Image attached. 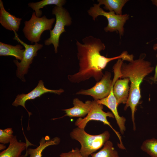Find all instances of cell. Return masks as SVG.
Wrapping results in <instances>:
<instances>
[{"mask_svg":"<svg viewBox=\"0 0 157 157\" xmlns=\"http://www.w3.org/2000/svg\"><path fill=\"white\" fill-rule=\"evenodd\" d=\"M60 157H83L81 154L80 149L77 148L72 149L67 152L62 153L60 155Z\"/></svg>","mask_w":157,"mask_h":157,"instance_id":"cell-23","label":"cell"},{"mask_svg":"<svg viewBox=\"0 0 157 157\" xmlns=\"http://www.w3.org/2000/svg\"><path fill=\"white\" fill-rule=\"evenodd\" d=\"M22 19L11 15L5 9L3 3L0 0V23L6 29L14 32L18 31Z\"/></svg>","mask_w":157,"mask_h":157,"instance_id":"cell-13","label":"cell"},{"mask_svg":"<svg viewBox=\"0 0 157 157\" xmlns=\"http://www.w3.org/2000/svg\"><path fill=\"white\" fill-rule=\"evenodd\" d=\"M128 78L118 79L114 84L113 92L118 105L121 104H126L129 95L130 88Z\"/></svg>","mask_w":157,"mask_h":157,"instance_id":"cell-14","label":"cell"},{"mask_svg":"<svg viewBox=\"0 0 157 157\" xmlns=\"http://www.w3.org/2000/svg\"><path fill=\"white\" fill-rule=\"evenodd\" d=\"M47 136L45 137H42L39 142V145L35 149L26 148L27 152L29 157H42L43 151L47 147L52 145L58 144L60 142V139L58 137H55L50 139Z\"/></svg>","mask_w":157,"mask_h":157,"instance_id":"cell-16","label":"cell"},{"mask_svg":"<svg viewBox=\"0 0 157 157\" xmlns=\"http://www.w3.org/2000/svg\"><path fill=\"white\" fill-rule=\"evenodd\" d=\"M71 137L78 141L81 145L80 153L83 157H88L90 155L101 148L110 137L107 131L97 135H93L86 133L84 129L77 127L70 133Z\"/></svg>","mask_w":157,"mask_h":157,"instance_id":"cell-3","label":"cell"},{"mask_svg":"<svg viewBox=\"0 0 157 157\" xmlns=\"http://www.w3.org/2000/svg\"><path fill=\"white\" fill-rule=\"evenodd\" d=\"M103 108V105L99 103L96 100L92 101L91 109L89 113L84 118L78 119L75 122V125L78 127L84 129L90 121L94 120L102 122L104 124L109 126L117 136L120 142L119 143L117 144L118 147L120 149H125V148L122 143L120 134L114 129L107 119L108 117L114 118V115L110 112H104Z\"/></svg>","mask_w":157,"mask_h":157,"instance_id":"cell-5","label":"cell"},{"mask_svg":"<svg viewBox=\"0 0 157 157\" xmlns=\"http://www.w3.org/2000/svg\"><path fill=\"white\" fill-rule=\"evenodd\" d=\"M146 54H141L139 58L128 63H123L121 67V78H128L131 82L129 95L124 108V110L131 109L133 129H136L135 115L136 107L141 98L140 85L144 78L152 72L154 67L145 60Z\"/></svg>","mask_w":157,"mask_h":157,"instance_id":"cell-2","label":"cell"},{"mask_svg":"<svg viewBox=\"0 0 157 157\" xmlns=\"http://www.w3.org/2000/svg\"><path fill=\"white\" fill-rule=\"evenodd\" d=\"M91 155L92 157H119L118 152L115 149L112 142L109 140L106 142L99 151Z\"/></svg>","mask_w":157,"mask_h":157,"instance_id":"cell-20","label":"cell"},{"mask_svg":"<svg viewBox=\"0 0 157 157\" xmlns=\"http://www.w3.org/2000/svg\"><path fill=\"white\" fill-rule=\"evenodd\" d=\"M113 85L112 86L110 92L107 97L97 101L99 103L106 106L111 110L114 115L121 133L123 134L126 130V119L124 117L120 116L118 113L117 110L118 105L113 92Z\"/></svg>","mask_w":157,"mask_h":157,"instance_id":"cell-11","label":"cell"},{"mask_svg":"<svg viewBox=\"0 0 157 157\" xmlns=\"http://www.w3.org/2000/svg\"><path fill=\"white\" fill-rule=\"evenodd\" d=\"M64 92V90L62 89L57 90L48 89L44 87L42 81L40 80L37 86L29 93L27 94H18L12 105L16 107L21 106L23 107L27 111L29 118L32 113L28 110L25 107V104L27 101L33 99L37 97H40L45 93L49 92L60 95Z\"/></svg>","mask_w":157,"mask_h":157,"instance_id":"cell-10","label":"cell"},{"mask_svg":"<svg viewBox=\"0 0 157 157\" xmlns=\"http://www.w3.org/2000/svg\"><path fill=\"white\" fill-rule=\"evenodd\" d=\"M28 142L26 143L19 142L16 136L14 135L8 148L0 152V157H21L22 152L28 145H34L30 143H28Z\"/></svg>","mask_w":157,"mask_h":157,"instance_id":"cell-15","label":"cell"},{"mask_svg":"<svg viewBox=\"0 0 157 157\" xmlns=\"http://www.w3.org/2000/svg\"><path fill=\"white\" fill-rule=\"evenodd\" d=\"M13 131L11 128L0 129V142L4 144L10 142L14 136Z\"/></svg>","mask_w":157,"mask_h":157,"instance_id":"cell-22","label":"cell"},{"mask_svg":"<svg viewBox=\"0 0 157 157\" xmlns=\"http://www.w3.org/2000/svg\"><path fill=\"white\" fill-rule=\"evenodd\" d=\"M153 48L154 50H157V43L153 45Z\"/></svg>","mask_w":157,"mask_h":157,"instance_id":"cell-27","label":"cell"},{"mask_svg":"<svg viewBox=\"0 0 157 157\" xmlns=\"http://www.w3.org/2000/svg\"><path fill=\"white\" fill-rule=\"evenodd\" d=\"M92 101L88 100L85 103L77 98L74 99L73 101V107L68 109H63L65 114L59 118L68 116L70 117L82 118L85 117L90 111Z\"/></svg>","mask_w":157,"mask_h":157,"instance_id":"cell-12","label":"cell"},{"mask_svg":"<svg viewBox=\"0 0 157 157\" xmlns=\"http://www.w3.org/2000/svg\"><path fill=\"white\" fill-rule=\"evenodd\" d=\"M52 14L56 16L55 24L53 29L50 30V37L45 40L44 43L47 46L53 44L55 52L57 53L60 36L66 31L65 26L71 24L72 18L67 10L63 7L55 6L52 10Z\"/></svg>","mask_w":157,"mask_h":157,"instance_id":"cell-7","label":"cell"},{"mask_svg":"<svg viewBox=\"0 0 157 157\" xmlns=\"http://www.w3.org/2000/svg\"><path fill=\"white\" fill-rule=\"evenodd\" d=\"M22 45L17 44L15 46L7 44L0 42V56H12L17 60H22L25 49H22Z\"/></svg>","mask_w":157,"mask_h":157,"instance_id":"cell-17","label":"cell"},{"mask_svg":"<svg viewBox=\"0 0 157 157\" xmlns=\"http://www.w3.org/2000/svg\"><path fill=\"white\" fill-rule=\"evenodd\" d=\"M157 58V54L156 56ZM155 74L153 77H151L150 79L154 82H157V64L155 69Z\"/></svg>","mask_w":157,"mask_h":157,"instance_id":"cell-24","label":"cell"},{"mask_svg":"<svg viewBox=\"0 0 157 157\" xmlns=\"http://www.w3.org/2000/svg\"><path fill=\"white\" fill-rule=\"evenodd\" d=\"M65 0H43L37 2L30 3L28 6L35 10V15L37 17H41L42 12L40 10L47 5H55L58 7H63L66 3Z\"/></svg>","mask_w":157,"mask_h":157,"instance_id":"cell-19","label":"cell"},{"mask_svg":"<svg viewBox=\"0 0 157 157\" xmlns=\"http://www.w3.org/2000/svg\"><path fill=\"white\" fill-rule=\"evenodd\" d=\"M110 72H106L101 80L94 86L89 89L81 90L76 94L90 96L96 101L106 97L110 92L112 86L117 80L113 78L112 80Z\"/></svg>","mask_w":157,"mask_h":157,"instance_id":"cell-9","label":"cell"},{"mask_svg":"<svg viewBox=\"0 0 157 157\" xmlns=\"http://www.w3.org/2000/svg\"><path fill=\"white\" fill-rule=\"evenodd\" d=\"M128 0H98V4L100 5H104V8L109 10L110 12L113 11L117 15H122V10Z\"/></svg>","mask_w":157,"mask_h":157,"instance_id":"cell-18","label":"cell"},{"mask_svg":"<svg viewBox=\"0 0 157 157\" xmlns=\"http://www.w3.org/2000/svg\"><path fill=\"white\" fill-rule=\"evenodd\" d=\"M28 155V154L27 152V150L26 149V153L25 154L21 156V157H27Z\"/></svg>","mask_w":157,"mask_h":157,"instance_id":"cell-28","label":"cell"},{"mask_svg":"<svg viewBox=\"0 0 157 157\" xmlns=\"http://www.w3.org/2000/svg\"><path fill=\"white\" fill-rule=\"evenodd\" d=\"M82 42L83 44L76 41L79 68L77 73L68 76L69 80L72 83H78L91 77L98 82L104 74L102 70L110 61L122 59L129 62L133 59V55L129 54L126 51L112 58L101 55L100 52L105 49V45L100 39L93 36L86 37Z\"/></svg>","mask_w":157,"mask_h":157,"instance_id":"cell-1","label":"cell"},{"mask_svg":"<svg viewBox=\"0 0 157 157\" xmlns=\"http://www.w3.org/2000/svg\"><path fill=\"white\" fill-rule=\"evenodd\" d=\"M98 3L94 4L93 6L88 10V14L95 20L99 16H103L107 18L108 21L107 26L104 30L106 32L118 31L121 37L124 34V26L126 22L129 18V15L127 14L121 15L116 14L113 11L107 12L100 7Z\"/></svg>","mask_w":157,"mask_h":157,"instance_id":"cell-6","label":"cell"},{"mask_svg":"<svg viewBox=\"0 0 157 157\" xmlns=\"http://www.w3.org/2000/svg\"><path fill=\"white\" fill-rule=\"evenodd\" d=\"M151 1L153 4L157 7V0H152Z\"/></svg>","mask_w":157,"mask_h":157,"instance_id":"cell-26","label":"cell"},{"mask_svg":"<svg viewBox=\"0 0 157 157\" xmlns=\"http://www.w3.org/2000/svg\"><path fill=\"white\" fill-rule=\"evenodd\" d=\"M55 20L54 18L48 19L45 15L37 17L35 12H33L30 19L24 22L22 31L25 36L32 43H38L40 40L41 35L44 31L51 30Z\"/></svg>","mask_w":157,"mask_h":157,"instance_id":"cell-4","label":"cell"},{"mask_svg":"<svg viewBox=\"0 0 157 157\" xmlns=\"http://www.w3.org/2000/svg\"><path fill=\"white\" fill-rule=\"evenodd\" d=\"M15 36L13 38L20 43L25 48L23 58L20 62L17 60H15L14 62L17 67V75L23 81H25L24 75L28 71L30 65L32 63L34 58L37 54V51L43 47L42 44L35 43L33 45L26 44L21 40L16 32H14Z\"/></svg>","mask_w":157,"mask_h":157,"instance_id":"cell-8","label":"cell"},{"mask_svg":"<svg viewBox=\"0 0 157 157\" xmlns=\"http://www.w3.org/2000/svg\"><path fill=\"white\" fill-rule=\"evenodd\" d=\"M141 149L151 157H157V139L153 138L145 140L142 143Z\"/></svg>","mask_w":157,"mask_h":157,"instance_id":"cell-21","label":"cell"},{"mask_svg":"<svg viewBox=\"0 0 157 157\" xmlns=\"http://www.w3.org/2000/svg\"><path fill=\"white\" fill-rule=\"evenodd\" d=\"M5 144L1 143L0 144V150H5V149L6 148V146L4 145Z\"/></svg>","mask_w":157,"mask_h":157,"instance_id":"cell-25","label":"cell"}]
</instances>
